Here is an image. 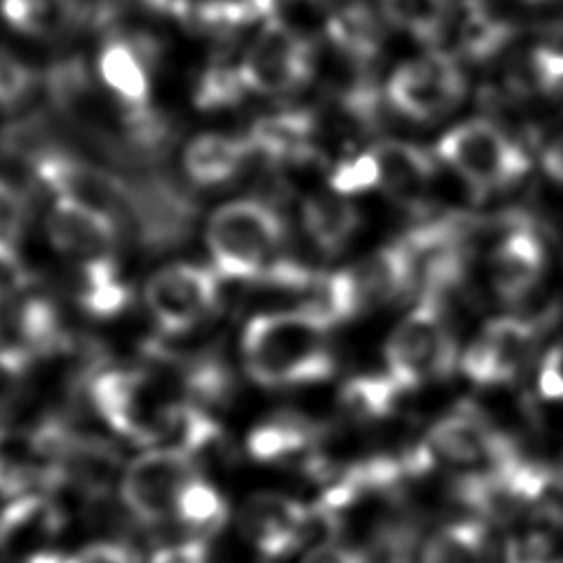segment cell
<instances>
[{
    "label": "cell",
    "mask_w": 563,
    "mask_h": 563,
    "mask_svg": "<svg viewBox=\"0 0 563 563\" xmlns=\"http://www.w3.org/2000/svg\"><path fill=\"white\" fill-rule=\"evenodd\" d=\"M174 515L191 528L213 530L224 521L227 506L211 484L194 477L183 486Z\"/></svg>",
    "instance_id": "obj_30"
},
{
    "label": "cell",
    "mask_w": 563,
    "mask_h": 563,
    "mask_svg": "<svg viewBox=\"0 0 563 563\" xmlns=\"http://www.w3.org/2000/svg\"><path fill=\"white\" fill-rule=\"evenodd\" d=\"M372 187H378V165L372 152L336 165L330 176V189L341 196H354Z\"/></svg>",
    "instance_id": "obj_35"
},
{
    "label": "cell",
    "mask_w": 563,
    "mask_h": 563,
    "mask_svg": "<svg viewBox=\"0 0 563 563\" xmlns=\"http://www.w3.org/2000/svg\"><path fill=\"white\" fill-rule=\"evenodd\" d=\"M314 117L306 110H286L257 119L246 136L253 152L264 154L273 163H306L312 161L314 147L310 136Z\"/></svg>",
    "instance_id": "obj_17"
},
{
    "label": "cell",
    "mask_w": 563,
    "mask_h": 563,
    "mask_svg": "<svg viewBox=\"0 0 563 563\" xmlns=\"http://www.w3.org/2000/svg\"><path fill=\"white\" fill-rule=\"evenodd\" d=\"M314 512L279 493H257L246 499L238 523L244 539H249L264 556H284L292 552L312 521Z\"/></svg>",
    "instance_id": "obj_11"
},
{
    "label": "cell",
    "mask_w": 563,
    "mask_h": 563,
    "mask_svg": "<svg viewBox=\"0 0 563 563\" xmlns=\"http://www.w3.org/2000/svg\"><path fill=\"white\" fill-rule=\"evenodd\" d=\"M539 389L545 398L563 400V343L554 345L543 358L539 372Z\"/></svg>",
    "instance_id": "obj_39"
},
{
    "label": "cell",
    "mask_w": 563,
    "mask_h": 563,
    "mask_svg": "<svg viewBox=\"0 0 563 563\" xmlns=\"http://www.w3.org/2000/svg\"><path fill=\"white\" fill-rule=\"evenodd\" d=\"M440 158L477 189H499L528 172V156L499 128L471 119L438 141Z\"/></svg>",
    "instance_id": "obj_5"
},
{
    "label": "cell",
    "mask_w": 563,
    "mask_h": 563,
    "mask_svg": "<svg viewBox=\"0 0 563 563\" xmlns=\"http://www.w3.org/2000/svg\"><path fill=\"white\" fill-rule=\"evenodd\" d=\"M416 271V260L402 240L376 251L352 271L361 303H385L400 297L411 286Z\"/></svg>",
    "instance_id": "obj_20"
},
{
    "label": "cell",
    "mask_w": 563,
    "mask_h": 563,
    "mask_svg": "<svg viewBox=\"0 0 563 563\" xmlns=\"http://www.w3.org/2000/svg\"><path fill=\"white\" fill-rule=\"evenodd\" d=\"M314 70V48L275 15L262 22L249 44L240 73L249 92L286 95L301 88Z\"/></svg>",
    "instance_id": "obj_6"
},
{
    "label": "cell",
    "mask_w": 563,
    "mask_h": 563,
    "mask_svg": "<svg viewBox=\"0 0 563 563\" xmlns=\"http://www.w3.org/2000/svg\"><path fill=\"white\" fill-rule=\"evenodd\" d=\"M99 416L121 435L154 446L163 440L167 418L178 400L163 396L158 383L136 369H110L90 383Z\"/></svg>",
    "instance_id": "obj_4"
},
{
    "label": "cell",
    "mask_w": 563,
    "mask_h": 563,
    "mask_svg": "<svg viewBox=\"0 0 563 563\" xmlns=\"http://www.w3.org/2000/svg\"><path fill=\"white\" fill-rule=\"evenodd\" d=\"M325 33L345 57L356 62L372 59L383 42V26L363 2L336 9L325 22Z\"/></svg>",
    "instance_id": "obj_25"
},
{
    "label": "cell",
    "mask_w": 563,
    "mask_h": 563,
    "mask_svg": "<svg viewBox=\"0 0 563 563\" xmlns=\"http://www.w3.org/2000/svg\"><path fill=\"white\" fill-rule=\"evenodd\" d=\"M244 92H249V88L242 79L240 64L231 66L227 62H216L198 79L194 101L200 110H220L235 106Z\"/></svg>",
    "instance_id": "obj_32"
},
{
    "label": "cell",
    "mask_w": 563,
    "mask_h": 563,
    "mask_svg": "<svg viewBox=\"0 0 563 563\" xmlns=\"http://www.w3.org/2000/svg\"><path fill=\"white\" fill-rule=\"evenodd\" d=\"M51 244L81 264L112 257L117 244V222L110 213L75 198H55L46 216Z\"/></svg>",
    "instance_id": "obj_10"
},
{
    "label": "cell",
    "mask_w": 563,
    "mask_h": 563,
    "mask_svg": "<svg viewBox=\"0 0 563 563\" xmlns=\"http://www.w3.org/2000/svg\"><path fill=\"white\" fill-rule=\"evenodd\" d=\"M486 554L484 526L479 521H455L427 539L420 563H488Z\"/></svg>",
    "instance_id": "obj_27"
},
{
    "label": "cell",
    "mask_w": 563,
    "mask_h": 563,
    "mask_svg": "<svg viewBox=\"0 0 563 563\" xmlns=\"http://www.w3.org/2000/svg\"><path fill=\"white\" fill-rule=\"evenodd\" d=\"M466 81L453 57L427 53L400 64L389 81V103L418 121L438 119L451 112L464 97Z\"/></svg>",
    "instance_id": "obj_7"
},
{
    "label": "cell",
    "mask_w": 563,
    "mask_h": 563,
    "mask_svg": "<svg viewBox=\"0 0 563 563\" xmlns=\"http://www.w3.org/2000/svg\"><path fill=\"white\" fill-rule=\"evenodd\" d=\"M301 563H369L367 554L347 545H339V543H319L317 548H312Z\"/></svg>",
    "instance_id": "obj_41"
},
{
    "label": "cell",
    "mask_w": 563,
    "mask_h": 563,
    "mask_svg": "<svg viewBox=\"0 0 563 563\" xmlns=\"http://www.w3.org/2000/svg\"><path fill=\"white\" fill-rule=\"evenodd\" d=\"M251 152L246 139L200 134L185 147L183 165L196 185H220L238 176Z\"/></svg>",
    "instance_id": "obj_21"
},
{
    "label": "cell",
    "mask_w": 563,
    "mask_h": 563,
    "mask_svg": "<svg viewBox=\"0 0 563 563\" xmlns=\"http://www.w3.org/2000/svg\"><path fill=\"white\" fill-rule=\"evenodd\" d=\"M314 435V427L297 416H277L257 424L249 438L246 449L257 462H279L301 453Z\"/></svg>",
    "instance_id": "obj_26"
},
{
    "label": "cell",
    "mask_w": 563,
    "mask_h": 563,
    "mask_svg": "<svg viewBox=\"0 0 563 563\" xmlns=\"http://www.w3.org/2000/svg\"><path fill=\"white\" fill-rule=\"evenodd\" d=\"M369 152L378 165V187L400 205H422L435 174L431 156L418 145L402 141H385Z\"/></svg>",
    "instance_id": "obj_15"
},
{
    "label": "cell",
    "mask_w": 563,
    "mask_h": 563,
    "mask_svg": "<svg viewBox=\"0 0 563 563\" xmlns=\"http://www.w3.org/2000/svg\"><path fill=\"white\" fill-rule=\"evenodd\" d=\"M453 363L455 345L442 319L438 295L427 292L387 339V374L402 389H411L431 378L446 376Z\"/></svg>",
    "instance_id": "obj_3"
},
{
    "label": "cell",
    "mask_w": 563,
    "mask_h": 563,
    "mask_svg": "<svg viewBox=\"0 0 563 563\" xmlns=\"http://www.w3.org/2000/svg\"><path fill=\"white\" fill-rule=\"evenodd\" d=\"M543 167H545V172H548L554 180L563 183V139L554 141V143L548 147V152H545V156H543Z\"/></svg>",
    "instance_id": "obj_42"
},
{
    "label": "cell",
    "mask_w": 563,
    "mask_h": 563,
    "mask_svg": "<svg viewBox=\"0 0 563 563\" xmlns=\"http://www.w3.org/2000/svg\"><path fill=\"white\" fill-rule=\"evenodd\" d=\"M18 328L35 352H53L64 343V332L55 308L44 299H31L18 314Z\"/></svg>",
    "instance_id": "obj_33"
},
{
    "label": "cell",
    "mask_w": 563,
    "mask_h": 563,
    "mask_svg": "<svg viewBox=\"0 0 563 563\" xmlns=\"http://www.w3.org/2000/svg\"><path fill=\"white\" fill-rule=\"evenodd\" d=\"M543 244L534 233L526 229L508 233L495 246L488 262L490 282L497 295L506 301H515L528 295L530 288H534V284L543 275Z\"/></svg>",
    "instance_id": "obj_16"
},
{
    "label": "cell",
    "mask_w": 563,
    "mask_h": 563,
    "mask_svg": "<svg viewBox=\"0 0 563 563\" xmlns=\"http://www.w3.org/2000/svg\"><path fill=\"white\" fill-rule=\"evenodd\" d=\"M218 275L198 264H169L145 284V303L154 321L172 334L198 325L218 303Z\"/></svg>",
    "instance_id": "obj_9"
},
{
    "label": "cell",
    "mask_w": 563,
    "mask_h": 563,
    "mask_svg": "<svg viewBox=\"0 0 563 563\" xmlns=\"http://www.w3.org/2000/svg\"><path fill=\"white\" fill-rule=\"evenodd\" d=\"M33 73L9 51L0 48V106H13L26 97Z\"/></svg>",
    "instance_id": "obj_38"
},
{
    "label": "cell",
    "mask_w": 563,
    "mask_h": 563,
    "mask_svg": "<svg viewBox=\"0 0 563 563\" xmlns=\"http://www.w3.org/2000/svg\"><path fill=\"white\" fill-rule=\"evenodd\" d=\"M554 563H563V554H559V556H556V561H554Z\"/></svg>",
    "instance_id": "obj_43"
},
{
    "label": "cell",
    "mask_w": 563,
    "mask_h": 563,
    "mask_svg": "<svg viewBox=\"0 0 563 563\" xmlns=\"http://www.w3.org/2000/svg\"><path fill=\"white\" fill-rule=\"evenodd\" d=\"M554 539L545 530H523L504 545V563H554Z\"/></svg>",
    "instance_id": "obj_36"
},
{
    "label": "cell",
    "mask_w": 563,
    "mask_h": 563,
    "mask_svg": "<svg viewBox=\"0 0 563 563\" xmlns=\"http://www.w3.org/2000/svg\"><path fill=\"white\" fill-rule=\"evenodd\" d=\"M189 479H194V457L189 453L174 446H152L123 471V506L141 521H161L174 512L176 499Z\"/></svg>",
    "instance_id": "obj_8"
},
{
    "label": "cell",
    "mask_w": 563,
    "mask_h": 563,
    "mask_svg": "<svg viewBox=\"0 0 563 563\" xmlns=\"http://www.w3.org/2000/svg\"><path fill=\"white\" fill-rule=\"evenodd\" d=\"M242 358L249 376L266 387L323 380L334 369L325 328L299 308L253 317L242 332Z\"/></svg>",
    "instance_id": "obj_1"
},
{
    "label": "cell",
    "mask_w": 563,
    "mask_h": 563,
    "mask_svg": "<svg viewBox=\"0 0 563 563\" xmlns=\"http://www.w3.org/2000/svg\"><path fill=\"white\" fill-rule=\"evenodd\" d=\"M530 2H545V0H530Z\"/></svg>",
    "instance_id": "obj_45"
},
{
    "label": "cell",
    "mask_w": 563,
    "mask_h": 563,
    "mask_svg": "<svg viewBox=\"0 0 563 563\" xmlns=\"http://www.w3.org/2000/svg\"><path fill=\"white\" fill-rule=\"evenodd\" d=\"M301 218L308 235L323 253L341 251L358 227V211L341 194H312L303 200Z\"/></svg>",
    "instance_id": "obj_22"
},
{
    "label": "cell",
    "mask_w": 563,
    "mask_h": 563,
    "mask_svg": "<svg viewBox=\"0 0 563 563\" xmlns=\"http://www.w3.org/2000/svg\"><path fill=\"white\" fill-rule=\"evenodd\" d=\"M380 11L387 22L420 42L438 40L449 20L446 0H380Z\"/></svg>",
    "instance_id": "obj_29"
},
{
    "label": "cell",
    "mask_w": 563,
    "mask_h": 563,
    "mask_svg": "<svg viewBox=\"0 0 563 563\" xmlns=\"http://www.w3.org/2000/svg\"><path fill=\"white\" fill-rule=\"evenodd\" d=\"M4 20L29 35L57 37L86 18L81 0H0Z\"/></svg>",
    "instance_id": "obj_24"
},
{
    "label": "cell",
    "mask_w": 563,
    "mask_h": 563,
    "mask_svg": "<svg viewBox=\"0 0 563 563\" xmlns=\"http://www.w3.org/2000/svg\"><path fill=\"white\" fill-rule=\"evenodd\" d=\"M400 391H402V387L389 374L356 376L345 383V387L341 391V400L345 402V407L350 411H354L358 416L376 418V416L389 413V409L394 407V400L398 398Z\"/></svg>",
    "instance_id": "obj_31"
},
{
    "label": "cell",
    "mask_w": 563,
    "mask_h": 563,
    "mask_svg": "<svg viewBox=\"0 0 563 563\" xmlns=\"http://www.w3.org/2000/svg\"><path fill=\"white\" fill-rule=\"evenodd\" d=\"M532 341L534 328L528 321L512 317L493 319L466 347L462 372L482 385L510 380L530 352Z\"/></svg>",
    "instance_id": "obj_12"
},
{
    "label": "cell",
    "mask_w": 563,
    "mask_h": 563,
    "mask_svg": "<svg viewBox=\"0 0 563 563\" xmlns=\"http://www.w3.org/2000/svg\"><path fill=\"white\" fill-rule=\"evenodd\" d=\"M31 365V354L20 347L0 350V413L20 396Z\"/></svg>",
    "instance_id": "obj_37"
},
{
    "label": "cell",
    "mask_w": 563,
    "mask_h": 563,
    "mask_svg": "<svg viewBox=\"0 0 563 563\" xmlns=\"http://www.w3.org/2000/svg\"><path fill=\"white\" fill-rule=\"evenodd\" d=\"M150 563H209L207 545L200 539H187L172 543L152 554Z\"/></svg>",
    "instance_id": "obj_40"
},
{
    "label": "cell",
    "mask_w": 563,
    "mask_h": 563,
    "mask_svg": "<svg viewBox=\"0 0 563 563\" xmlns=\"http://www.w3.org/2000/svg\"><path fill=\"white\" fill-rule=\"evenodd\" d=\"M24 200L15 187L0 178V266L18 264V244L24 227Z\"/></svg>",
    "instance_id": "obj_34"
},
{
    "label": "cell",
    "mask_w": 563,
    "mask_h": 563,
    "mask_svg": "<svg viewBox=\"0 0 563 563\" xmlns=\"http://www.w3.org/2000/svg\"><path fill=\"white\" fill-rule=\"evenodd\" d=\"M97 70L106 88L125 108H147L150 75L141 46L130 40H108L99 53Z\"/></svg>",
    "instance_id": "obj_19"
},
{
    "label": "cell",
    "mask_w": 563,
    "mask_h": 563,
    "mask_svg": "<svg viewBox=\"0 0 563 563\" xmlns=\"http://www.w3.org/2000/svg\"><path fill=\"white\" fill-rule=\"evenodd\" d=\"M130 301V288L119 279L112 257L95 260L81 268L79 306L99 319L119 314Z\"/></svg>",
    "instance_id": "obj_28"
},
{
    "label": "cell",
    "mask_w": 563,
    "mask_h": 563,
    "mask_svg": "<svg viewBox=\"0 0 563 563\" xmlns=\"http://www.w3.org/2000/svg\"><path fill=\"white\" fill-rule=\"evenodd\" d=\"M310 2H330V0H310Z\"/></svg>",
    "instance_id": "obj_44"
},
{
    "label": "cell",
    "mask_w": 563,
    "mask_h": 563,
    "mask_svg": "<svg viewBox=\"0 0 563 563\" xmlns=\"http://www.w3.org/2000/svg\"><path fill=\"white\" fill-rule=\"evenodd\" d=\"M125 196L145 242L174 244L187 231L191 205L169 183L141 180V185L125 187Z\"/></svg>",
    "instance_id": "obj_13"
},
{
    "label": "cell",
    "mask_w": 563,
    "mask_h": 563,
    "mask_svg": "<svg viewBox=\"0 0 563 563\" xmlns=\"http://www.w3.org/2000/svg\"><path fill=\"white\" fill-rule=\"evenodd\" d=\"M62 515L53 501L42 497H20L0 512V550L42 552V543L57 534Z\"/></svg>",
    "instance_id": "obj_18"
},
{
    "label": "cell",
    "mask_w": 563,
    "mask_h": 563,
    "mask_svg": "<svg viewBox=\"0 0 563 563\" xmlns=\"http://www.w3.org/2000/svg\"><path fill=\"white\" fill-rule=\"evenodd\" d=\"M429 444V449L457 464H475L482 460L497 464L515 455L512 446L471 411H455L442 418L431 429Z\"/></svg>",
    "instance_id": "obj_14"
},
{
    "label": "cell",
    "mask_w": 563,
    "mask_h": 563,
    "mask_svg": "<svg viewBox=\"0 0 563 563\" xmlns=\"http://www.w3.org/2000/svg\"><path fill=\"white\" fill-rule=\"evenodd\" d=\"M205 238L218 275L257 282L277 262L284 222L260 200H233L213 211Z\"/></svg>",
    "instance_id": "obj_2"
},
{
    "label": "cell",
    "mask_w": 563,
    "mask_h": 563,
    "mask_svg": "<svg viewBox=\"0 0 563 563\" xmlns=\"http://www.w3.org/2000/svg\"><path fill=\"white\" fill-rule=\"evenodd\" d=\"M361 295L352 271L317 273L308 290L301 295L299 310L321 328L347 321L361 308Z\"/></svg>",
    "instance_id": "obj_23"
}]
</instances>
